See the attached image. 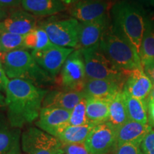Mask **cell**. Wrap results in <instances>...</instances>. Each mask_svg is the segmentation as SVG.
<instances>
[{"label":"cell","instance_id":"cell-26","mask_svg":"<svg viewBox=\"0 0 154 154\" xmlns=\"http://www.w3.org/2000/svg\"><path fill=\"white\" fill-rule=\"evenodd\" d=\"M51 44L52 43L50 41L47 32L38 26L24 36V49H32V51L41 50L45 49Z\"/></svg>","mask_w":154,"mask_h":154},{"label":"cell","instance_id":"cell-35","mask_svg":"<svg viewBox=\"0 0 154 154\" xmlns=\"http://www.w3.org/2000/svg\"><path fill=\"white\" fill-rule=\"evenodd\" d=\"M149 122L154 127V101H147Z\"/></svg>","mask_w":154,"mask_h":154},{"label":"cell","instance_id":"cell-34","mask_svg":"<svg viewBox=\"0 0 154 154\" xmlns=\"http://www.w3.org/2000/svg\"><path fill=\"white\" fill-rule=\"evenodd\" d=\"M22 3V0H0V7L7 10V9L16 8Z\"/></svg>","mask_w":154,"mask_h":154},{"label":"cell","instance_id":"cell-33","mask_svg":"<svg viewBox=\"0 0 154 154\" xmlns=\"http://www.w3.org/2000/svg\"><path fill=\"white\" fill-rule=\"evenodd\" d=\"M142 66H143V72L150 79L154 86V61L143 63Z\"/></svg>","mask_w":154,"mask_h":154},{"label":"cell","instance_id":"cell-38","mask_svg":"<svg viewBox=\"0 0 154 154\" xmlns=\"http://www.w3.org/2000/svg\"><path fill=\"white\" fill-rule=\"evenodd\" d=\"M154 101V86L153 89H152L151 94H150L149 97H148L147 101Z\"/></svg>","mask_w":154,"mask_h":154},{"label":"cell","instance_id":"cell-10","mask_svg":"<svg viewBox=\"0 0 154 154\" xmlns=\"http://www.w3.org/2000/svg\"><path fill=\"white\" fill-rule=\"evenodd\" d=\"M90 154H106L116 147V128L109 122L93 127L84 142Z\"/></svg>","mask_w":154,"mask_h":154},{"label":"cell","instance_id":"cell-31","mask_svg":"<svg viewBox=\"0 0 154 154\" xmlns=\"http://www.w3.org/2000/svg\"><path fill=\"white\" fill-rule=\"evenodd\" d=\"M65 154H90L84 143L70 144L63 146Z\"/></svg>","mask_w":154,"mask_h":154},{"label":"cell","instance_id":"cell-8","mask_svg":"<svg viewBox=\"0 0 154 154\" xmlns=\"http://www.w3.org/2000/svg\"><path fill=\"white\" fill-rule=\"evenodd\" d=\"M86 82L84 56L80 49H74L63 63L59 83L64 90L84 92Z\"/></svg>","mask_w":154,"mask_h":154},{"label":"cell","instance_id":"cell-14","mask_svg":"<svg viewBox=\"0 0 154 154\" xmlns=\"http://www.w3.org/2000/svg\"><path fill=\"white\" fill-rule=\"evenodd\" d=\"M153 88V84L143 69L126 71L123 91L136 99L147 101Z\"/></svg>","mask_w":154,"mask_h":154},{"label":"cell","instance_id":"cell-24","mask_svg":"<svg viewBox=\"0 0 154 154\" xmlns=\"http://www.w3.org/2000/svg\"><path fill=\"white\" fill-rule=\"evenodd\" d=\"M123 92L128 119L143 124H148L149 116L147 101L136 99L126 92Z\"/></svg>","mask_w":154,"mask_h":154},{"label":"cell","instance_id":"cell-9","mask_svg":"<svg viewBox=\"0 0 154 154\" xmlns=\"http://www.w3.org/2000/svg\"><path fill=\"white\" fill-rule=\"evenodd\" d=\"M74 49L52 44L45 49L32 51L31 54L38 66L51 77L56 78L61 72L66 59Z\"/></svg>","mask_w":154,"mask_h":154},{"label":"cell","instance_id":"cell-22","mask_svg":"<svg viewBox=\"0 0 154 154\" xmlns=\"http://www.w3.org/2000/svg\"><path fill=\"white\" fill-rule=\"evenodd\" d=\"M128 120L124 92H119L109 101V117L107 122L118 128Z\"/></svg>","mask_w":154,"mask_h":154},{"label":"cell","instance_id":"cell-16","mask_svg":"<svg viewBox=\"0 0 154 154\" xmlns=\"http://www.w3.org/2000/svg\"><path fill=\"white\" fill-rule=\"evenodd\" d=\"M21 131L8 121L7 114L0 113V154L21 153Z\"/></svg>","mask_w":154,"mask_h":154},{"label":"cell","instance_id":"cell-4","mask_svg":"<svg viewBox=\"0 0 154 154\" xmlns=\"http://www.w3.org/2000/svg\"><path fill=\"white\" fill-rule=\"evenodd\" d=\"M2 65L9 79H24L38 87L49 84L53 80V77L38 66L31 53L25 49L6 53Z\"/></svg>","mask_w":154,"mask_h":154},{"label":"cell","instance_id":"cell-11","mask_svg":"<svg viewBox=\"0 0 154 154\" xmlns=\"http://www.w3.org/2000/svg\"><path fill=\"white\" fill-rule=\"evenodd\" d=\"M113 4L110 0H86L69 6V13L79 22H93L109 17Z\"/></svg>","mask_w":154,"mask_h":154},{"label":"cell","instance_id":"cell-1","mask_svg":"<svg viewBox=\"0 0 154 154\" xmlns=\"http://www.w3.org/2000/svg\"><path fill=\"white\" fill-rule=\"evenodd\" d=\"M47 92L28 81L9 79L5 102L7 117L11 126L21 129L37 119Z\"/></svg>","mask_w":154,"mask_h":154},{"label":"cell","instance_id":"cell-43","mask_svg":"<svg viewBox=\"0 0 154 154\" xmlns=\"http://www.w3.org/2000/svg\"><path fill=\"white\" fill-rule=\"evenodd\" d=\"M0 52H3L2 49V45H1V41H0Z\"/></svg>","mask_w":154,"mask_h":154},{"label":"cell","instance_id":"cell-29","mask_svg":"<svg viewBox=\"0 0 154 154\" xmlns=\"http://www.w3.org/2000/svg\"><path fill=\"white\" fill-rule=\"evenodd\" d=\"M140 148L143 154H154V130L151 129L146 135Z\"/></svg>","mask_w":154,"mask_h":154},{"label":"cell","instance_id":"cell-17","mask_svg":"<svg viewBox=\"0 0 154 154\" xmlns=\"http://www.w3.org/2000/svg\"><path fill=\"white\" fill-rule=\"evenodd\" d=\"M124 80H87L84 93L86 97L110 100L117 93L124 91Z\"/></svg>","mask_w":154,"mask_h":154},{"label":"cell","instance_id":"cell-27","mask_svg":"<svg viewBox=\"0 0 154 154\" xmlns=\"http://www.w3.org/2000/svg\"><path fill=\"white\" fill-rule=\"evenodd\" d=\"M0 41L2 49L5 53L18 49H24V36L11 33L0 28Z\"/></svg>","mask_w":154,"mask_h":154},{"label":"cell","instance_id":"cell-42","mask_svg":"<svg viewBox=\"0 0 154 154\" xmlns=\"http://www.w3.org/2000/svg\"><path fill=\"white\" fill-rule=\"evenodd\" d=\"M80 1H86V0H73V3L76 2H80Z\"/></svg>","mask_w":154,"mask_h":154},{"label":"cell","instance_id":"cell-32","mask_svg":"<svg viewBox=\"0 0 154 154\" xmlns=\"http://www.w3.org/2000/svg\"><path fill=\"white\" fill-rule=\"evenodd\" d=\"M9 82V79L7 77V74H6L5 72L2 63H0V92L1 93L5 94Z\"/></svg>","mask_w":154,"mask_h":154},{"label":"cell","instance_id":"cell-19","mask_svg":"<svg viewBox=\"0 0 154 154\" xmlns=\"http://www.w3.org/2000/svg\"><path fill=\"white\" fill-rule=\"evenodd\" d=\"M85 96L84 92L76 91H51L44 97L42 107L59 108L72 111Z\"/></svg>","mask_w":154,"mask_h":154},{"label":"cell","instance_id":"cell-13","mask_svg":"<svg viewBox=\"0 0 154 154\" xmlns=\"http://www.w3.org/2000/svg\"><path fill=\"white\" fill-rule=\"evenodd\" d=\"M109 26V17L93 22H79L78 44L75 49H86L99 45L106 29Z\"/></svg>","mask_w":154,"mask_h":154},{"label":"cell","instance_id":"cell-23","mask_svg":"<svg viewBox=\"0 0 154 154\" xmlns=\"http://www.w3.org/2000/svg\"><path fill=\"white\" fill-rule=\"evenodd\" d=\"M94 125L89 124L85 126H67L56 137L63 146L70 144L84 143L88 134Z\"/></svg>","mask_w":154,"mask_h":154},{"label":"cell","instance_id":"cell-3","mask_svg":"<svg viewBox=\"0 0 154 154\" xmlns=\"http://www.w3.org/2000/svg\"><path fill=\"white\" fill-rule=\"evenodd\" d=\"M100 49L121 71L143 69L134 48L117 32L113 25L108 26L99 44Z\"/></svg>","mask_w":154,"mask_h":154},{"label":"cell","instance_id":"cell-15","mask_svg":"<svg viewBox=\"0 0 154 154\" xmlns=\"http://www.w3.org/2000/svg\"><path fill=\"white\" fill-rule=\"evenodd\" d=\"M37 19L24 9L15 10L0 24V28L7 32L25 36L37 27Z\"/></svg>","mask_w":154,"mask_h":154},{"label":"cell","instance_id":"cell-20","mask_svg":"<svg viewBox=\"0 0 154 154\" xmlns=\"http://www.w3.org/2000/svg\"><path fill=\"white\" fill-rule=\"evenodd\" d=\"M21 5L24 10L35 17L51 16L67 9L61 0H22Z\"/></svg>","mask_w":154,"mask_h":154},{"label":"cell","instance_id":"cell-28","mask_svg":"<svg viewBox=\"0 0 154 154\" xmlns=\"http://www.w3.org/2000/svg\"><path fill=\"white\" fill-rule=\"evenodd\" d=\"M86 96H84L71 111L69 126H85L89 124L86 114Z\"/></svg>","mask_w":154,"mask_h":154},{"label":"cell","instance_id":"cell-18","mask_svg":"<svg viewBox=\"0 0 154 154\" xmlns=\"http://www.w3.org/2000/svg\"><path fill=\"white\" fill-rule=\"evenodd\" d=\"M152 129L151 126L128 120L116 128V147L126 143L141 144L146 135Z\"/></svg>","mask_w":154,"mask_h":154},{"label":"cell","instance_id":"cell-21","mask_svg":"<svg viewBox=\"0 0 154 154\" xmlns=\"http://www.w3.org/2000/svg\"><path fill=\"white\" fill-rule=\"evenodd\" d=\"M86 114L90 124L94 125L107 122L109 117L110 100L86 97Z\"/></svg>","mask_w":154,"mask_h":154},{"label":"cell","instance_id":"cell-6","mask_svg":"<svg viewBox=\"0 0 154 154\" xmlns=\"http://www.w3.org/2000/svg\"><path fill=\"white\" fill-rule=\"evenodd\" d=\"M21 147L25 154H63V144L55 136L30 127L22 133Z\"/></svg>","mask_w":154,"mask_h":154},{"label":"cell","instance_id":"cell-7","mask_svg":"<svg viewBox=\"0 0 154 154\" xmlns=\"http://www.w3.org/2000/svg\"><path fill=\"white\" fill-rule=\"evenodd\" d=\"M79 25V22L71 17L65 19H49L38 26L45 30L53 44L76 49L78 44Z\"/></svg>","mask_w":154,"mask_h":154},{"label":"cell","instance_id":"cell-2","mask_svg":"<svg viewBox=\"0 0 154 154\" xmlns=\"http://www.w3.org/2000/svg\"><path fill=\"white\" fill-rule=\"evenodd\" d=\"M111 12L114 28L134 48L140 57L148 19L143 9L128 2L121 1L113 4Z\"/></svg>","mask_w":154,"mask_h":154},{"label":"cell","instance_id":"cell-41","mask_svg":"<svg viewBox=\"0 0 154 154\" xmlns=\"http://www.w3.org/2000/svg\"><path fill=\"white\" fill-rule=\"evenodd\" d=\"M140 1L143 2L151 4L152 5H154V0H140Z\"/></svg>","mask_w":154,"mask_h":154},{"label":"cell","instance_id":"cell-25","mask_svg":"<svg viewBox=\"0 0 154 154\" xmlns=\"http://www.w3.org/2000/svg\"><path fill=\"white\" fill-rule=\"evenodd\" d=\"M140 58L142 64L154 61V22L148 19L140 47Z\"/></svg>","mask_w":154,"mask_h":154},{"label":"cell","instance_id":"cell-40","mask_svg":"<svg viewBox=\"0 0 154 154\" xmlns=\"http://www.w3.org/2000/svg\"><path fill=\"white\" fill-rule=\"evenodd\" d=\"M6 53L5 52H0V63H3L4 60H5Z\"/></svg>","mask_w":154,"mask_h":154},{"label":"cell","instance_id":"cell-37","mask_svg":"<svg viewBox=\"0 0 154 154\" xmlns=\"http://www.w3.org/2000/svg\"><path fill=\"white\" fill-rule=\"evenodd\" d=\"M8 15L9 13L7 12V11L6 9L0 7V24L8 17Z\"/></svg>","mask_w":154,"mask_h":154},{"label":"cell","instance_id":"cell-36","mask_svg":"<svg viewBox=\"0 0 154 154\" xmlns=\"http://www.w3.org/2000/svg\"><path fill=\"white\" fill-rule=\"evenodd\" d=\"M6 109L7 108H6L5 96H4L3 94L0 92V113L5 112Z\"/></svg>","mask_w":154,"mask_h":154},{"label":"cell","instance_id":"cell-5","mask_svg":"<svg viewBox=\"0 0 154 154\" xmlns=\"http://www.w3.org/2000/svg\"><path fill=\"white\" fill-rule=\"evenodd\" d=\"M84 56L86 75L90 79L126 81V71H121L100 49L99 45L81 50Z\"/></svg>","mask_w":154,"mask_h":154},{"label":"cell","instance_id":"cell-30","mask_svg":"<svg viewBox=\"0 0 154 154\" xmlns=\"http://www.w3.org/2000/svg\"><path fill=\"white\" fill-rule=\"evenodd\" d=\"M114 154H143L138 143H126L116 147Z\"/></svg>","mask_w":154,"mask_h":154},{"label":"cell","instance_id":"cell-39","mask_svg":"<svg viewBox=\"0 0 154 154\" xmlns=\"http://www.w3.org/2000/svg\"><path fill=\"white\" fill-rule=\"evenodd\" d=\"M61 1L63 2L64 5L68 6V7L73 4V0H61Z\"/></svg>","mask_w":154,"mask_h":154},{"label":"cell","instance_id":"cell-12","mask_svg":"<svg viewBox=\"0 0 154 154\" xmlns=\"http://www.w3.org/2000/svg\"><path fill=\"white\" fill-rule=\"evenodd\" d=\"M70 113L71 111L59 108L42 107L36 125L41 130L56 137L69 126Z\"/></svg>","mask_w":154,"mask_h":154}]
</instances>
